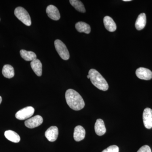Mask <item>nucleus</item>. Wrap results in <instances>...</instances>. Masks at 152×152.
I'll list each match as a JSON object with an SVG mask.
<instances>
[{"label":"nucleus","instance_id":"obj_1","mask_svg":"<svg viewBox=\"0 0 152 152\" xmlns=\"http://www.w3.org/2000/svg\"><path fill=\"white\" fill-rule=\"evenodd\" d=\"M65 98L68 105L74 110H80L84 107L85 104L83 99L75 90L72 89L67 90Z\"/></svg>","mask_w":152,"mask_h":152},{"label":"nucleus","instance_id":"obj_2","mask_svg":"<svg viewBox=\"0 0 152 152\" xmlns=\"http://www.w3.org/2000/svg\"><path fill=\"white\" fill-rule=\"evenodd\" d=\"M88 75L92 83L99 89L103 91L108 89L109 86L107 81L97 71L91 69L89 71Z\"/></svg>","mask_w":152,"mask_h":152},{"label":"nucleus","instance_id":"obj_3","mask_svg":"<svg viewBox=\"0 0 152 152\" xmlns=\"http://www.w3.org/2000/svg\"><path fill=\"white\" fill-rule=\"evenodd\" d=\"M15 16L26 26H29L31 25V20L29 14L24 8L19 7L14 11Z\"/></svg>","mask_w":152,"mask_h":152},{"label":"nucleus","instance_id":"obj_4","mask_svg":"<svg viewBox=\"0 0 152 152\" xmlns=\"http://www.w3.org/2000/svg\"><path fill=\"white\" fill-rule=\"evenodd\" d=\"M55 46L60 56L62 59L68 60L70 57L69 53L66 45L60 40H55Z\"/></svg>","mask_w":152,"mask_h":152},{"label":"nucleus","instance_id":"obj_5","mask_svg":"<svg viewBox=\"0 0 152 152\" xmlns=\"http://www.w3.org/2000/svg\"><path fill=\"white\" fill-rule=\"evenodd\" d=\"M34 109L32 107H26L17 112L16 118L19 120L27 119L34 115Z\"/></svg>","mask_w":152,"mask_h":152},{"label":"nucleus","instance_id":"obj_6","mask_svg":"<svg viewBox=\"0 0 152 152\" xmlns=\"http://www.w3.org/2000/svg\"><path fill=\"white\" fill-rule=\"evenodd\" d=\"M43 121L42 117L37 115L25 121V126L30 129H33L40 126Z\"/></svg>","mask_w":152,"mask_h":152},{"label":"nucleus","instance_id":"obj_7","mask_svg":"<svg viewBox=\"0 0 152 152\" xmlns=\"http://www.w3.org/2000/svg\"><path fill=\"white\" fill-rule=\"evenodd\" d=\"M143 121L144 126L148 129L152 128V110L146 108L143 113Z\"/></svg>","mask_w":152,"mask_h":152},{"label":"nucleus","instance_id":"obj_8","mask_svg":"<svg viewBox=\"0 0 152 152\" xmlns=\"http://www.w3.org/2000/svg\"><path fill=\"white\" fill-rule=\"evenodd\" d=\"M136 75L139 79L148 80L152 78V72L147 68L140 67L137 69Z\"/></svg>","mask_w":152,"mask_h":152},{"label":"nucleus","instance_id":"obj_9","mask_svg":"<svg viewBox=\"0 0 152 152\" xmlns=\"http://www.w3.org/2000/svg\"><path fill=\"white\" fill-rule=\"evenodd\" d=\"M58 129L55 126H51L45 133V136L50 142H55L58 138Z\"/></svg>","mask_w":152,"mask_h":152},{"label":"nucleus","instance_id":"obj_10","mask_svg":"<svg viewBox=\"0 0 152 152\" xmlns=\"http://www.w3.org/2000/svg\"><path fill=\"white\" fill-rule=\"evenodd\" d=\"M46 13L48 16L54 20H58L61 18L59 11L56 6L50 5L47 7Z\"/></svg>","mask_w":152,"mask_h":152},{"label":"nucleus","instance_id":"obj_11","mask_svg":"<svg viewBox=\"0 0 152 152\" xmlns=\"http://www.w3.org/2000/svg\"><path fill=\"white\" fill-rule=\"evenodd\" d=\"M86 131L81 126H77L74 129V138L76 142H80L85 138Z\"/></svg>","mask_w":152,"mask_h":152},{"label":"nucleus","instance_id":"obj_12","mask_svg":"<svg viewBox=\"0 0 152 152\" xmlns=\"http://www.w3.org/2000/svg\"><path fill=\"white\" fill-rule=\"evenodd\" d=\"M95 132L98 136L103 135L106 132V129L104 121L101 119H98L95 124Z\"/></svg>","mask_w":152,"mask_h":152},{"label":"nucleus","instance_id":"obj_13","mask_svg":"<svg viewBox=\"0 0 152 152\" xmlns=\"http://www.w3.org/2000/svg\"><path fill=\"white\" fill-rule=\"evenodd\" d=\"M104 24L106 29L110 32H114L117 29V26L111 17L105 16L104 18Z\"/></svg>","mask_w":152,"mask_h":152},{"label":"nucleus","instance_id":"obj_14","mask_svg":"<svg viewBox=\"0 0 152 152\" xmlns=\"http://www.w3.org/2000/svg\"><path fill=\"white\" fill-rule=\"evenodd\" d=\"M146 24V16L145 14L142 13L138 17L135 22V27L138 31L142 30L145 26Z\"/></svg>","mask_w":152,"mask_h":152},{"label":"nucleus","instance_id":"obj_15","mask_svg":"<svg viewBox=\"0 0 152 152\" xmlns=\"http://www.w3.org/2000/svg\"><path fill=\"white\" fill-rule=\"evenodd\" d=\"M31 66L33 71L37 76L39 77L42 76V65L40 60L36 59L34 61L31 62Z\"/></svg>","mask_w":152,"mask_h":152},{"label":"nucleus","instance_id":"obj_16","mask_svg":"<svg viewBox=\"0 0 152 152\" xmlns=\"http://www.w3.org/2000/svg\"><path fill=\"white\" fill-rule=\"evenodd\" d=\"M75 28L80 33L90 34L91 28L89 25L83 22H79L75 25Z\"/></svg>","mask_w":152,"mask_h":152},{"label":"nucleus","instance_id":"obj_17","mask_svg":"<svg viewBox=\"0 0 152 152\" xmlns=\"http://www.w3.org/2000/svg\"><path fill=\"white\" fill-rule=\"evenodd\" d=\"M6 138L14 143H18L20 140V136L15 132L12 130L6 131L4 133Z\"/></svg>","mask_w":152,"mask_h":152},{"label":"nucleus","instance_id":"obj_18","mask_svg":"<svg viewBox=\"0 0 152 152\" xmlns=\"http://www.w3.org/2000/svg\"><path fill=\"white\" fill-rule=\"evenodd\" d=\"M20 54L22 58L26 61H32L37 59V55L33 52L22 50L20 51Z\"/></svg>","mask_w":152,"mask_h":152},{"label":"nucleus","instance_id":"obj_19","mask_svg":"<svg viewBox=\"0 0 152 152\" xmlns=\"http://www.w3.org/2000/svg\"><path fill=\"white\" fill-rule=\"evenodd\" d=\"M2 73L5 77L10 79L13 77L15 75L14 68L10 65H5L4 66Z\"/></svg>","mask_w":152,"mask_h":152},{"label":"nucleus","instance_id":"obj_20","mask_svg":"<svg viewBox=\"0 0 152 152\" xmlns=\"http://www.w3.org/2000/svg\"><path fill=\"white\" fill-rule=\"evenodd\" d=\"M70 3L77 11L80 12H86V9L83 4L78 0H70Z\"/></svg>","mask_w":152,"mask_h":152},{"label":"nucleus","instance_id":"obj_21","mask_svg":"<svg viewBox=\"0 0 152 152\" xmlns=\"http://www.w3.org/2000/svg\"><path fill=\"white\" fill-rule=\"evenodd\" d=\"M118 147L115 145L110 146L106 149L103 150L102 152H119Z\"/></svg>","mask_w":152,"mask_h":152},{"label":"nucleus","instance_id":"obj_22","mask_svg":"<svg viewBox=\"0 0 152 152\" xmlns=\"http://www.w3.org/2000/svg\"><path fill=\"white\" fill-rule=\"evenodd\" d=\"M137 152H152L151 148L148 145H145L142 146Z\"/></svg>","mask_w":152,"mask_h":152},{"label":"nucleus","instance_id":"obj_23","mask_svg":"<svg viewBox=\"0 0 152 152\" xmlns=\"http://www.w3.org/2000/svg\"><path fill=\"white\" fill-rule=\"evenodd\" d=\"M2 100V99L1 97L0 96V104H1V103Z\"/></svg>","mask_w":152,"mask_h":152},{"label":"nucleus","instance_id":"obj_24","mask_svg":"<svg viewBox=\"0 0 152 152\" xmlns=\"http://www.w3.org/2000/svg\"><path fill=\"white\" fill-rule=\"evenodd\" d=\"M124 1H131V0H124Z\"/></svg>","mask_w":152,"mask_h":152},{"label":"nucleus","instance_id":"obj_25","mask_svg":"<svg viewBox=\"0 0 152 152\" xmlns=\"http://www.w3.org/2000/svg\"><path fill=\"white\" fill-rule=\"evenodd\" d=\"M87 78H88L90 79L89 76V75L87 76Z\"/></svg>","mask_w":152,"mask_h":152}]
</instances>
